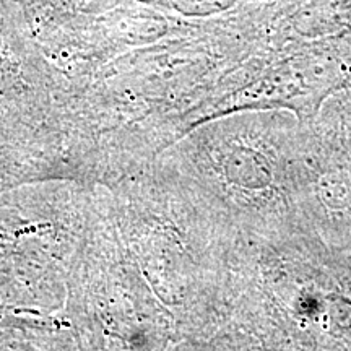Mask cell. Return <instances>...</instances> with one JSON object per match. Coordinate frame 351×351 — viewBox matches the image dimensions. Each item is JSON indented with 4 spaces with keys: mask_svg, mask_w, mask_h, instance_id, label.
<instances>
[{
    "mask_svg": "<svg viewBox=\"0 0 351 351\" xmlns=\"http://www.w3.org/2000/svg\"><path fill=\"white\" fill-rule=\"evenodd\" d=\"M307 140L317 148L320 238L351 245V96L330 104Z\"/></svg>",
    "mask_w": 351,
    "mask_h": 351,
    "instance_id": "obj_1",
    "label": "cell"
}]
</instances>
